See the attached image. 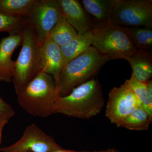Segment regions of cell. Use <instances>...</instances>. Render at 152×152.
<instances>
[{
	"mask_svg": "<svg viewBox=\"0 0 152 152\" xmlns=\"http://www.w3.org/2000/svg\"><path fill=\"white\" fill-rule=\"evenodd\" d=\"M36 0H0V12L22 18L26 15Z\"/></svg>",
	"mask_w": 152,
	"mask_h": 152,
	"instance_id": "cell-19",
	"label": "cell"
},
{
	"mask_svg": "<svg viewBox=\"0 0 152 152\" xmlns=\"http://www.w3.org/2000/svg\"><path fill=\"white\" fill-rule=\"evenodd\" d=\"M110 21L119 26L152 28V0H111Z\"/></svg>",
	"mask_w": 152,
	"mask_h": 152,
	"instance_id": "cell-6",
	"label": "cell"
},
{
	"mask_svg": "<svg viewBox=\"0 0 152 152\" xmlns=\"http://www.w3.org/2000/svg\"><path fill=\"white\" fill-rule=\"evenodd\" d=\"M109 61L91 46L63 68L56 84L60 96L68 95L74 88L95 78Z\"/></svg>",
	"mask_w": 152,
	"mask_h": 152,
	"instance_id": "cell-3",
	"label": "cell"
},
{
	"mask_svg": "<svg viewBox=\"0 0 152 152\" xmlns=\"http://www.w3.org/2000/svg\"><path fill=\"white\" fill-rule=\"evenodd\" d=\"M22 33L9 35L0 42V82L10 83L14 74L15 61L12 60L14 51L21 45Z\"/></svg>",
	"mask_w": 152,
	"mask_h": 152,
	"instance_id": "cell-12",
	"label": "cell"
},
{
	"mask_svg": "<svg viewBox=\"0 0 152 152\" xmlns=\"http://www.w3.org/2000/svg\"><path fill=\"white\" fill-rule=\"evenodd\" d=\"M115 152H120L118 151H117L116 150H115Z\"/></svg>",
	"mask_w": 152,
	"mask_h": 152,
	"instance_id": "cell-28",
	"label": "cell"
},
{
	"mask_svg": "<svg viewBox=\"0 0 152 152\" xmlns=\"http://www.w3.org/2000/svg\"><path fill=\"white\" fill-rule=\"evenodd\" d=\"M125 60L129 63L133 75L137 80L146 83L152 77V55L151 52L137 50Z\"/></svg>",
	"mask_w": 152,
	"mask_h": 152,
	"instance_id": "cell-13",
	"label": "cell"
},
{
	"mask_svg": "<svg viewBox=\"0 0 152 152\" xmlns=\"http://www.w3.org/2000/svg\"><path fill=\"white\" fill-rule=\"evenodd\" d=\"M115 149L113 148H109L104 151H95L93 152H115Z\"/></svg>",
	"mask_w": 152,
	"mask_h": 152,
	"instance_id": "cell-27",
	"label": "cell"
},
{
	"mask_svg": "<svg viewBox=\"0 0 152 152\" xmlns=\"http://www.w3.org/2000/svg\"><path fill=\"white\" fill-rule=\"evenodd\" d=\"M104 104L102 86L94 78L74 88L68 95L60 96L55 104V114L88 119L99 114Z\"/></svg>",
	"mask_w": 152,
	"mask_h": 152,
	"instance_id": "cell-1",
	"label": "cell"
},
{
	"mask_svg": "<svg viewBox=\"0 0 152 152\" xmlns=\"http://www.w3.org/2000/svg\"><path fill=\"white\" fill-rule=\"evenodd\" d=\"M41 72L53 76L57 84L64 67V60L61 47L48 37L41 45Z\"/></svg>",
	"mask_w": 152,
	"mask_h": 152,
	"instance_id": "cell-11",
	"label": "cell"
},
{
	"mask_svg": "<svg viewBox=\"0 0 152 152\" xmlns=\"http://www.w3.org/2000/svg\"><path fill=\"white\" fill-rule=\"evenodd\" d=\"M61 14L59 0H36L26 16L41 45L48 37Z\"/></svg>",
	"mask_w": 152,
	"mask_h": 152,
	"instance_id": "cell-7",
	"label": "cell"
},
{
	"mask_svg": "<svg viewBox=\"0 0 152 152\" xmlns=\"http://www.w3.org/2000/svg\"><path fill=\"white\" fill-rule=\"evenodd\" d=\"M26 18L7 15L0 12V32L10 35L21 34L28 23Z\"/></svg>",
	"mask_w": 152,
	"mask_h": 152,
	"instance_id": "cell-20",
	"label": "cell"
},
{
	"mask_svg": "<svg viewBox=\"0 0 152 152\" xmlns=\"http://www.w3.org/2000/svg\"><path fill=\"white\" fill-rule=\"evenodd\" d=\"M51 152H90L87 151H71V150H65L62 148H59L52 151Z\"/></svg>",
	"mask_w": 152,
	"mask_h": 152,
	"instance_id": "cell-24",
	"label": "cell"
},
{
	"mask_svg": "<svg viewBox=\"0 0 152 152\" xmlns=\"http://www.w3.org/2000/svg\"><path fill=\"white\" fill-rule=\"evenodd\" d=\"M10 120V118H0V124H7L9 122Z\"/></svg>",
	"mask_w": 152,
	"mask_h": 152,
	"instance_id": "cell-25",
	"label": "cell"
},
{
	"mask_svg": "<svg viewBox=\"0 0 152 152\" xmlns=\"http://www.w3.org/2000/svg\"><path fill=\"white\" fill-rule=\"evenodd\" d=\"M152 122V116L139 106L116 125L130 130L142 131L148 129Z\"/></svg>",
	"mask_w": 152,
	"mask_h": 152,
	"instance_id": "cell-16",
	"label": "cell"
},
{
	"mask_svg": "<svg viewBox=\"0 0 152 152\" xmlns=\"http://www.w3.org/2000/svg\"><path fill=\"white\" fill-rule=\"evenodd\" d=\"M80 2L92 19L95 28L103 26L110 23L111 0H82Z\"/></svg>",
	"mask_w": 152,
	"mask_h": 152,
	"instance_id": "cell-14",
	"label": "cell"
},
{
	"mask_svg": "<svg viewBox=\"0 0 152 152\" xmlns=\"http://www.w3.org/2000/svg\"><path fill=\"white\" fill-rule=\"evenodd\" d=\"M62 14L66 20L81 35L95 28L92 19L80 2L77 0H59Z\"/></svg>",
	"mask_w": 152,
	"mask_h": 152,
	"instance_id": "cell-10",
	"label": "cell"
},
{
	"mask_svg": "<svg viewBox=\"0 0 152 152\" xmlns=\"http://www.w3.org/2000/svg\"><path fill=\"white\" fill-rule=\"evenodd\" d=\"M61 148L54 139L47 134L35 124L25 129L23 136L16 142L0 149L2 152H51Z\"/></svg>",
	"mask_w": 152,
	"mask_h": 152,
	"instance_id": "cell-9",
	"label": "cell"
},
{
	"mask_svg": "<svg viewBox=\"0 0 152 152\" xmlns=\"http://www.w3.org/2000/svg\"><path fill=\"white\" fill-rule=\"evenodd\" d=\"M126 82L136 96L140 105L146 96L148 90L147 82L140 81L132 75L129 79L126 80Z\"/></svg>",
	"mask_w": 152,
	"mask_h": 152,
	"instance_id": "cell-21",
	"label": "cell"
},
{
	"mask_svg": "<svg viewBox=\"0 0 152 152\" xmlns=\"http://www.w3.org/2000/svg\"><path fill=\"white\" fill-rule=\"evenodd\" d=\"M123 28L137 50L152 53V28Z\"/></svg>",
	"mask_w": 152,
	"mask_h": 152,
	"instance_id": "cell-18",
	"label": "cell"
},
{
	"mask_svg": "<svg viewBox=\"0 0 152 152\" xmlns=\"http://www.w3.org/2000/svg\"><path fill=\"white\" fill-rule=\"evenodd\" d=\"M74 28L69 23L62 14L52 28L49 37L60 47L68 43L77 36Z\"/></svg>",
	"mask_w": 152,
	"mask_h": 152,
	"instance_id": "cell-17",
	"label": "cell"
},
{
	"mask_svg": "<svg viewBox=\"0 0 152 152\" xmlns=\"http://www.w3.org/2000/svg\"><path fill=\"white\" fill-rule=\"evenodd\" d=\"M148 90L146 97L140 107L152 116V80L147 82Z\"/></svg>",
	"mask_w": 152,
	"mask_h": 152,
	"instance_id": "cell-22",
	"label": "cell"
},
{
	"mask_svg": "<svg viewBox=\"0 0 152 152\" xmlns=\"http://www.w3.org/2000/svg\"><path fill=\"white\" fill-rule=\"evenodd\" d=\"M5 124H0V144L1 142L2 134V132L3 129L4 127Z\"/></svg>",
	"mask_w": 152,
	"mask_h": 152,
	"instance_id": "cell-26",
	"label": "cell"
},
{
	"mask_svg": "<svg viewBox=\"0 0 152 152\" xmlns=\"http://www.w3.org/2000/svg\"><path fill=\"white\" fill-rule=\"evenodd\" d=\"M140 106L137 99L125 81L118 87H114L109 94L105 115L110 123L116 126Z\"/></svg>",
	"mask_w": 152,
	"mask_h": 152,
	"instance_id": "cell-8",
	"label": "cell"
},
{
	"mask_svg": "<svg viewBox=\"0 0 152 152\" xmlns=\"http://www.w3.org/2000/svg\"><path fill=\"white\" fill-rule=\"evenodd\" d=\"M22 34V48L15 61L12 79L17 95L41 72V44L28 22Z\"/></svg>",
	"mask_w": 152,
	"mask_h": 152,
	"instance_id": "cell-4",
	"label": "cell"
},
{
	"mask_svg": "<svg viewBox=\"0 0 152 152\" xmlns=\"http://www.w3.org/2000/svg\"><path fill=\"white\" fill-rule=\"evenodd\" d=\"M91 31L81 35H77L68 43L61 47L64 60V66L92 46Z\"/></svg>",
	"mask_w": 152,
	"mask_h": 152,
	"instance_id": "cell-15",
	"label": "cell"
},
{
	"mask_svg": "<svg viewBox=\"0 0 152 152\" xmlns=\"http://www.w3.org/2000/svg\"><path fill=\"white\" fill-rule=\"evenodd\" d=\"M60 96L53 76L40 72L18 95L20 105L35 117L47 118L55 114L56 102Z\"/></svg>",
	"mask_w": 152,
	"mask_h": 152,
	"instance_id": "cell-2",
	"label": "cell"
},
{
	"mask_svg": "<svg viewBox=\"0 0 152 152\" xmlns=\"http://www.w3.org/2000/svg\"><path fill=\"white\" fill-rule=\"evenodd\" d=\"M29 152V151H23V152Z\"/></svg>",
	"mask_w": 152,
	"mask_h": 152,
	"instance_id": "cell-29",
	"label": "cell"
},
{
	"mask_svg": "<svg viewBox=\"0 0 152 152\" xmlns=\"http://www.w3.org/2000/svg\"><path fill=\"white\" fill-rule=\"evenodd\" d=\"M92 46L109 61L125 59L137 50L123 27L110 23L91 30Z\"/></svg>",
	"mask_w": 152,
	"mask_h": 152,
	"instance_id": "cell-5",
	"label": "cell"
},
{
	"mask_svg": "<svg viewBox=\"0 0 152 152\" xmlns=\"http://www.w3.org/2000/svg\"><path fill=\"white\" fill-rule=\"evenodd\" d=\"M15 115V111L12 107L0 96V118L5 117L10 119Z\"/></svg>",
	"mask_w": 152,
	"mask_h": 152,
	"instance_id": "cell-23",
	"label": "cell"
}]
</instances>
